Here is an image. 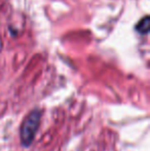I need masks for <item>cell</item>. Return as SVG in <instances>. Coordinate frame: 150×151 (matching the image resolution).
I'll list each match as a JSON object with an SVG mask.
<instances>
[{"mask_svg":"<svg viewBox=\"0 0 150 151\" xmlns=\"http://www.w3.org/2000/svg\"><path fill=\"white\" fill-rule=\"evenodd\" d=\"M41 114L42 113L40 110H33L27 115V117L23 121L22 127H21L20 136L21 142L25 147H28L32 144L35 134H36L38 127H39Z\"/></svg>","mask_w":150,"mask_h":151,"instance_id":"obj_1","label":"cell"},{"mask_svg":"<svg viewBox=\"0 0 150 151\" xmlns=\"http://www.w3.org/2000/svg\"><path fill=\"white\" fill-rule=\"evenodd\" d=\"M149 22H150L149 17L148 16L144 17V18H143L142 20L137 24L136 30L138 31L140 34H147L149 32V26H150Z\"/></svg>","mask_w":150,"mask_h":151,"instance_id":"obj_2","label":"cell"}]
</instances>
